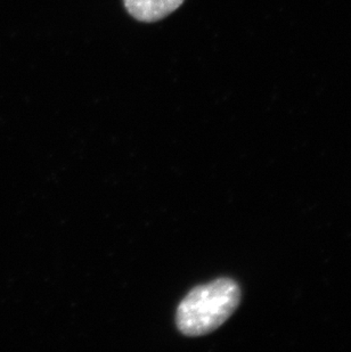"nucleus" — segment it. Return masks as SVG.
Masks as SVG:
<instances>
[{
    "label": "nucleus",
    "instance_id": "nucleus-1",
    "mask_svg": "<svg viewBox=\"0 0 351 352\" xmlns=\"http://www.w3.org/2000/svg\"><path fill=\"white\" fill-rule=\"evenodd\" d=\"M241 302V289L233 279L219 278L198 286L184 298L176 314L179 331L202 336L219 329Z\"/></svg>",
    "mask_w": 351,
    "mask_h": 352
},
{
    "label": "nucleus",
    "instance_id": "nucleus-2",
    "mask_svg": "<svg viewBox=\"0 0 351 352\" xmlns=\"http://www.w3.org/2000/svg\"><path fill=\"white\" fill-rule=\"evenodd\" d=\"M131 16L142 22L162 20L175 12L184 0H123Z\"/></svg>",
    "mask_w": 351,
    "mask_h": 352
}]
</instances>
